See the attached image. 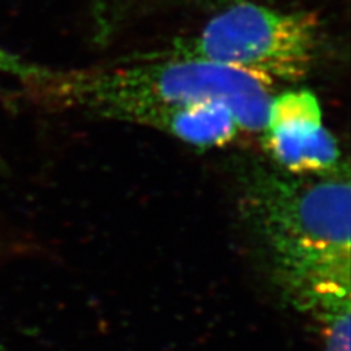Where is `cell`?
Returning <instances> with one entry per match:
<instances>
[{
	"label": "cell",
	"mask_w": 351,
	"mask_h": 351,
	"mask_svg": "<svg viewBox=\"0 0 351 351\" xmlns=\"http://www.w3.org/2000/svg\"><path fill=\"white\" fill-rule=\"evenodd\" d=\"M350 205L348 167L295 176L255 164L241 174V221L269 280L302 309H350Z\"/></svg>",
	"instance_id": "6da1fadb"
},
{
	"label": "cell",
	"mask_w": 351,
	"mask_h": 351,
	"mask_svg": "<svg viewBox=\"0 0 351 351\" xmlns=\"http://www.w3.org/2000/svg\"><path fill=\"white\" fill-rule=\"evenodd\" d=\"M272 85L243 71L158 51L112 68L54 72L41 90L85 113L145 128L170 108L221 103L241 132H262Z\"/></svg>",
	"instance_id": "7a4b0ae2"
},
{
	"label": "cell",
	"mask_w": 351,
	"mask_h": 351,
	"mask_svg": "<svg viewBox=\"0 0 351 351\" xmlns=\"http://www.w3.org/2000/svg\"><path fill=\"white\" fill-rule=\"evenodd\" d=\"M317 47L319 24L313 14L237 0L223 6L196 34L176 40L161 53L227 66L276 84L303 81Z\"/></svg>",
	"instance_id": "3957f363"
},
{
	"label": "cell",
	"mask_w": 351,
	"mask_h": 351,
	"mask_svg": "<svg viewBox=\"0 0 351 351\" xmlns=\"http://www.w3.org/2000/svg\"><path fill=\"white\" fill-rule=\"evenodd\" d=\"M261 134L263 149L285 173L325 176L348 167L337 138L324 125L319 100L304 88L272 95Z\"/></svg>",
	"instance_id": "277c9868"
},
{
	"label": "cell",
	"mask_w": 351,
	"mask_h": 351,
	"mask_svg": "<svg viewBox=\"0 0 351 351\" xmlns=\"http://www.w3.org/2000/svg\"><path fill=\"white\" fill-rule=\"evenodd\" d=\"M0 73L14 76V78L27 84L43 88L51 80L54 71L27 62L25 59L16 56V54L0 46Z\"/></svg>",
	"instance_id": "5b68a950"
},
{
	"label": "cell",
	"mask_w": 351,
	"mask_h": 351,
	"mask_svg": "<svg viewBox=\"0 0 351 351\" xmlns=\"http://www.w3.org/2000/svg\"><path fill=\"white\" fill-rule=\"evenodd\" d=\"M328 329L326 351H348L350 350V309L332 315Z\"/></svg>",
	"instance_id": "8992f818"
},
{
	"label": "cell",
	"mask_w": 351,
	"mask_h": 351,
	"mask_svg": "<svg viewBox=\"0 0 351 351\" xmlns=\"http://www.w3.org/2000/svg\"><path fill=\"white\" fill-rule=\"evenodd\" d=\"M186 2H195V3L213 5V6H226V5H228V3L237 2V0H186Z\"/></svg>",
	"instance_id": "52a82bcc"
}]
</instances>
